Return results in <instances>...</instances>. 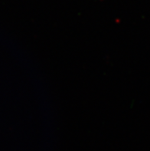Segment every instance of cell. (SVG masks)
Returning <instances> with one entry per match:
<instances>
[]
</instances>
